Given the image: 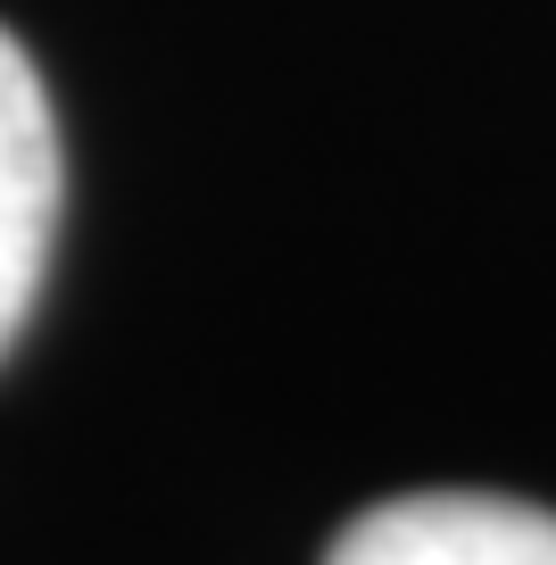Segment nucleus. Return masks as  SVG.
<instances>
[{
	"label": "nucleus",
	"mask_w": 556,
	"mask_h": 565,
	"mask_svg": "<svg viewBox=\"0 0 556 565\" xmlns=\"http://www.w3.org/2000/svg\"><path fill=\"white\" fill-rule=\"evenodd\" d=\"M324 565H556V515L499 491H416L349 515Z\"/></svg>",
	"instance_id": "f257e3e1"
},
{
	"label": "nucleus",
	"mask_w": 556,
	"mask_h": 565,
	"mask_svg": "<svg viewBox=\"0 0 556 565\" xmlns=\"http://www.w3.org/2000/svg\"><path fill=\"white\" fill-rule=\"evenodd\" d=\"M58 233V125L34 58L0 25V350L18 341Z\"/></svg>",
	"instance_id": "f03ea898"
}]
</instances>
